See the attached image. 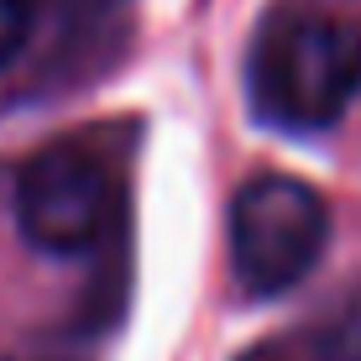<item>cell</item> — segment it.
<instances>
[{
	"instance_id": "obj_4",
	"label": "cell",
	"mask_w": 361,
	"mask_h": 361,
	"mask_svg": "<svg viewBox=\"0 0 361 361\" xmlns=\"http://www.w3.org/2000/svg\"><path fill=\"white\" fill-rule=\"evenodd\" d=\"M235 361H361V345L341 325H319V330H293V335H272V341L252 345Z\"/></svg>"
},
{
	"instance_id": "obj_2",
	"label": "cell",
	"mask_w": 361,
	"mask_h": 361,
	"mask_svg": "<svg viewBox=\"0 0 361 361\" xmlns=\"http://www.w3.org/2000/svg\"><path fill=\"white\" fill-rule=\"evenodd\" d=\"M330 246V209L319 189L288 173H257L231 204V267L257 298L298 288Z\"/></svg>"
},
{
	"instance_id": "obj_1",
	"label": "cell",
	"mask_w": 361,
	"mask_h": 361,
	"mask_svg": "<svg viewBox=\"0 0 361 361\" xmlns=\"http://www.w3.org/2000/svg\"><path fill=\"white\" fill-rule=\"evenodd\" d=\"M246 94L267 126L325 131L361 99V27L330 11L272 16L246 63Z\"/></svg>"
},
{
	"instance_id": "obj_5",
	"label": "cell",
	"mask_w": 361,
	"mask_h": 361,
	"mask_svg": "<svg viewBox=\"0 0 361 361\" xmlns=\"http://www.w3.org/2000/svg\"><path fill=\"white\" fill-rule=\"evenodd\" d=\"M32 37V0H0V68L27 47Z\"/></svg>"
},
{
	"instance_id": "obj_3",
	"label": "cell",
	"mask_w": 361,
	"mask_h": 361,
	"mask_svg": "<svg viewBox=\"0 0 361 361\" xmlns=\"http://www.w3.org/2000/svg\"><path fill=\"white\" fill-rule=\"evenodd\" d=\"M110 220H116V178L90 147L53 142L21 163L16 226L27 246L47 257H84L105 241Z\"/></svg>"
}]
</instances>
